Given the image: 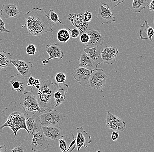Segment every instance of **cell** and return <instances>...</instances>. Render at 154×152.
<instances>
[{
  "label": "cell",
  "instance_id": "7c38bea8",
  "mask_svg": "<svg viewBox=\"0 0 154 152\" xmlns=\"http://www.w3.org/2000/svg\"><path fill=\"white\" fill-rule=\"evenodd\" d=\"M90 37L89 42L86 46L88 48H92L95 47L101 46L103 44L105 36L103 35L99 29H90L86 32Z\"/></svg>",
  "mask_w": 154,
  "mask_h": 152
},
{
  "label": "cell",
  "instance_id": "2e32d148",
  "mask_svg": "<svg viewBox=\"0 0 154 152\" xmlns=\"http://www.w3.org/2000/svg\"><path fill=\"white\" fill-rule=\"evenodd\" d=\"M96 19L101 24L114 23L116 18L110 8L101 5L99 7V12Z\"/></svg>",
  "mask_w": 154,
  "mask_h": 152
},
{
  "label": "cell",
  "instance_id": "d590c367",
  "mask_svg": "<svg viewBox=\"0 0 154 152\" xmlns=\"http://www.w3.org/2000/svg\"><path fill=\"white\" fill-rule=\"evenodd\" d=\"M85 22L88 23L91 22L92 20V14L91 11H85L83 14Z\"/></svg>",
  "mask_w": 154,
  "mask_h": 152
},
{
  "label": "cell",
  "instance_id": "277c9868",
  "mask_svg": "<svg viewBox=\"0 0 154 152\" xmlns=\"http://www.w3.org/2000/svg\"><path fill=\"white\" fill-rule=\"evenodd\" d=\"M19 103L29 113L33 112H42L37 99L31 91L24 92L19 98Z\"/></svg>",
  "mask_w": 154,
  "mask_h": 152
},
{
  "label": "cell",
  "instance_id": "ab89813d",
  "mask_svg": "<svg viewBox=\"0 0 154 152\" xmlns=\"http://www.w3.org/2000/svg\"><path fill=\"white\" fill-rule=\"evenodd\" d=\"M149 7V10L150 11H152L154 12V0H152L150 2V4L148 6Z\"/></svg>",
  "mask_w": 154,
  "mask_h": 152
},
{
  "label": "cell",
  "instance_id": "d6a6232c",
  "mask_svg": "<svg viewBox=\"0 0 154 152\" xmlns=\"http://www.w3.org/2000/svg\"><path fill=\"white\" fill-rule=\"evenodd\" d=\"M26 52L29 55H33L36 53V48L34 44H30L26 48Z\"/></svg>",
  "mask_w": 154,
  "mask_h": 152
},
{
  "label": "cell",
  "instance_id": "4fadbf2b",
  "mask_svg": "<svg viewBox=\"0 0 154 152\" xmlns=\"http://www.w3.org/2000/svg\"><path fill=\"white\" fill-rule=\"evenodd\" d=\"M67 18L81 33L86 32L89 24L85 20L83 15L80 13H71L67 15Z\"/></svg>",
  "mask_w": 154,
  "mask_h": 152
},
{
  "label": "cell",
  "instance_id": "5b68a950",
  "mask_svg": "<svg viewBox=\"0 0 154 152\" xmlns=\"http://www.w3.org/2000/svg\"><path fill=\"white\" fill-rule=\"evenodd\" d=\"M42 126H59L63 123L64 117L60 112L53 109L40 115Z\"/></svg>",
  "mask_w": 154,
  "mask_h": 152
},
{
  "label": "cell",
  "instance_id": "30bf717a",
  "mask_svg": "<svg viewBox=\"0 0 154 152\" xmlns=\"http://www.w3.org/2000/svg\"><path fill=\"white\" fill-rule=\"evenodd\" d=\"M92 70L79 67L72 71V76L78 83L83 87L88 83Z\"/></svg>",
  "mask_w": 154,
  "mask_h": 152
},
{
  "label": "cell",
  "instance_id": "e0dca14e",
  "mask_svg": "<svg viewBox=\"0 0 154 152\" xmlns=\"http://www.w3.org/2000/svg\"><path fill=\"white\" fill-rule=\"evenodd\" d=\"M26 123L30 135L42 131V122L40 116L38 114L34 113L31 116H28L26 119Z\"/></svg>",
  "mask_w": 154,
  "mask_h": 152
},
{
  "label": "cell",
  "instance_id": "3957f363",
  "mask_svg": "<svg viewBox=\"0 0 154 152\" xmlns=\"http://www.w3.org/2000/svg\"><path fill=\"white\" fill-rule=\"evenodd\" d=\"M2 114L5 122L0 125V131L5 127H9L13 132L15 138L18 132L22 129L26 130L30 135L26 123L29 113L20 104L14 101L11 102L2 111Z\"/></svg>",
  "mask_w": 154,
  "mask_h": 152
},
{
  "label": "cell",
  "instance_id": "e575fe53",
  "mask_svg": "<svg viewBox=\"0 0 154 152\" xmlns=\"http://www.w3.org/2000/svg\"><path fill=\"white\" fill-rule=\"evenodd\" d=\"M11 31L7 29L5 27V23L0 17V34L2 33H11Z\"/></svg>",
  "mask_w": 154,
  "mask_h": 152
},
{
  "label": "cell",
  "instance_id": "d4e9b609",
  "mask_svg": "<svg viewBox=\"0 0 154 152\" xmlns=\"http://www.w3.org/2000/svg\"><path fill=\"white\" fill-rule=\"evenodd\" d=\"M79 60V67L90 70H94L98 68V65L94 62V60L85 53L82 54Z\"/></svg>",
  "mask_w": 154,
  "mask_h": 152
},
{
  "label": "cell",
  "instance_id": "74e56055",
  "mask_svg": "<svg viewBox=\"0 0 154 152\" xmlns=\"http://www.w3.org/2000/svg\"><path fill=\"white\" fill-rule=\"evenodd\" d=\"M35 79L32 76L29 77L28 79L27 86L34 87L35 85Z\"/></svg>",
  "mask_w": 154,
  "mask_h": 152
},
{
  "label": "cell",
  "instance_id": "6da1fadb",
  "mask_svg": "<svg viewBox=\"0 0 154 152\" xmlns=\"http://www.w3.org/2000/svg\"><path fill=\"white\" fill-rule=\"evenodd\" d=\"M46 11L33 8L24 13L25 24L29 36H38L48 32H52L55 23L49 19Z\"/></svg>",
  "mask_w": 154,
  "mask_h": 152
},
{
  "label": "cell",
  "instance_id": "5bb4252c",
  "mask_svg": "<svg viewBox=\"0 0 154 152\" xmlns=\"http://www.w3.org/2000/svg\"><path fill=\"white\" fill-rule=\"evenodd\" d=\"M11 63L23 77L28 78L32 73L33 64L31 61H25L18 59L11 60Z\"/></svg>",
  "mask_w": 154,
  "mask_h": 152
},
{
  "label": "cell",
  "instance_id": "1f68e13d",
  "mask_svg": "<svg viewBox=\"0 0 154 152\" xmlns=\"http://www.w3.org/2000/svg\"><path fill=\"white\" fill-rule=\"evenodd\" d=\"M66 79V75L62 73H59L56 75L55 77V81L58 84H63L65 82Z\"/></svg>",
  "mask_w": 154,
  "mask_h": 152
},
{
  "label": "cell",
  "instance_id": "83f0119b",
  "mask_svg": "<svg viewBox=\"0 0 154 152\" xmlns=\"http://www.w3.org/2000/svg\"><path fill=\"white\" fill-rule=\"evenodd\" d=\"M149 5L147 0H133L132 10L135 13H140L142 10Z\"/></svg>",
  "mask_w": 154,
  "mask_h": 152
},
{
  "label": "cell",
  "instance_id": "7a4b0ae2",
  "mask_svg": "<svg viewBox=\"0 0 154 152\" xmlns=\"http://www.w3.org/2000/svg\"><path fill=\"white\" fill-rule=\"evenodd\" d=\"M39 79V88L32 87L30 91L37 99L43 112L54 108L56 100L54 94L58 88L59 84L53 76L43 75Z\"/></svg>",
  "mask_w": 154,
  "mask_h": 152
},
{
  "label": "cell",
  "instance_id": "b9f144b4",
  "mask_svg": "<svg viewBox=\"0 0 154 152\" xmlns=\"http://www.w3.org/2000/svg\"></svg>",
  "mask_w": 154,
  "mask_h": 152
},
{
  "label": "cell",
  "instance_id": "f35d334b",
  "mask_svg": "<svg viewBox=\"0 0 154 152\" xmlns=\"http://www.w3.org/2000/svg\"><path fill=\"white\" fill-rule=\"evenodd\" d=\"M119 138V133L117 131L113 132L111 134V138L113 141H116Z\"/></svg>",
  "mask_w": 154,
  "mask_h": 152
},
{
  "label": "cell",
  "instance_id": "60d3db41",
  "mask_svg": "<svg viewBox=\"0 0 154 152\" xmlns=\"http://www.w3.org/2000/svg\"><path fill=\"white\" fill-rule=\"evenodd\" d=\"M7 151V148L5 145H0V152H5Z\"/></svg>",
  "mask_w": 154,
  "mask_h": 152
},
{
  "label": "cell",
  "instance_id": "f546056e",
  "mask_svg": "<svg viewBox=\"0 0 154 152\" xmlns=\"http://www.w3.org/2000/svg\"><path fill=\"white\" fill-rule=\"evenodd\" d=\"M66 28L69 30L70 31V36H71V40L73 42H77L80 36V32L79 29L77 28H75L73 29H71L67 27L66 25H64Z\"/></svg>",
  "mask_w": 154,
  "mask_h": 152
},
{
  "label": "cell",
  "instance_id": "836d02e7",
  "mask_svg": "<svg viewBox=\"0 0 154 152\" xmlns=\"http://www.w3.org/2000/svg\"><path fill=\"white\" fill-rule=\"evenodd\" d=\"M80 41L82 44H86L90 39L89 35L87 32L81 33L79 37Z\"/></svg>",
  "mask_w": 154,
  "mask_h": 152
},
{
  "label": "cell",
  "instance_id": "7402d4cb",
  "mask_svg": "<svg viewBox=\"0 0 154 152\" xmlns=\"http://www.w3.org/2000/svg\"><path fill=\"white\" fill-rule=\"evenodd\" d=\"M103 48L101 46L95 47L92 48L86 47L84 49V52L94 60L97 65L102 63L101 52Z\"/></svg>",
  "mask_w": 154,
  "mask_h": 152
},
{
  "label": "cell",
  "instance_id": "ba28073f",
  "mask_svg": "<svg viewBox=\"0 0 154 152\" xmlns=\"http://www.w3.org/2000/svg\"><path fill=\"white\" fill-rule=\"evenodd\" d=\"M106 126L108 128L115 131H124L126 129L125 121L116 115L112 114L109 111H107V113Z\"/></svg>",
  "mask_w": 154,
  "mask_h": 152
},
{
  "label": "cell",
  "instance_id": "cb8c5ba5",
  "mask_svg": "<svg viewBox=\"0 0 154 152\" xmlns=\"http://www.w3.org/2000/svg\"><path fill=\"white\" fill-rule=\"evenodd\" d=\"M154 36V29L149 26L147 20H144V23L141 25L140 29L139 36L142 40L149 39L152 41V37Z\"/></svg>",
  "mask_w": 154,
  "mask_h": 152
},
{
  "label": "cell",
  "instance_id": "d6986e66",
  "mask_svg": "<svg viewBox=\"0 0 154 152\" xmlns=\"http://www.w3.org/2000/svg\"><path fill=\"white\" fill-rule=\"evenodd\" d=\"M119 53L118 49L115 47H106L101 52L102 62L109 65L114 64Z\"/></svg>",
  "mask_w": 154,
  "mask_h": 152
},
{
  "label": "cell",
  "instance_id": "4dcf8cb0",
  "mask_svg": "<svg viewBox=\"0 0 154 152\" xmlns=\"http://www.w3.org/2000/svg\"><path fill=\"white\" fill-rule=\"evenodd\" d=\"M48 15L50 20L54 23H60L63 25V23L60 21V20L58 15H57V13H56L54 11L53 9H51L49 11Z\"/></svg>",
  "mask_w": 154,
  "mask_h": 152
},
{
  "label": "cell",
  "instance_id": "52a82bcc",
  "mask_svg": "<svg viewBox=\"0 0 154 152\" xmlns=\"http://www.w3.org/2000/svg\"><path fill=\"white\" fill-rule=\"evenodd\" d=\"M31 150L33 152H39L48 149L50 146L48 138L42 131L32 134Z\"/></svg>",
  "mask_w": 154,
  "mask_h": 152
},
{
  "label": "cell",
  "instance_id": "44dd1931",
  "mask_svg": "<svg viewBox=\"0 0 154 152\" xmlns=\"http://www.w3.org/2000/svg\"><path fill=\"white\" fill-rule=\"evenodd\" d=\"M42 131L46 137L52 140H58L63 136V130L60 126H42Z\"/></svg>",
  "mask_w": 154,
  "mask_h": 152
},
{
  "label": "cell",
  "instance_id": "603a6c76",
  "mask_svg": "<svg viewBox=\"0 0 154 152\" xmlns=\"http://www.w3.org/2000/svg\"><path fill=\"white\" fill-rule=\"evenodd\" d=\"M68 88L69 85L67 84H60L59 85L58 88L54 94V97L56 100L55 107H57L63 103L66 98Z\"/></svg>",
  "mask_w": 154,
  "mask_h": 152
},
{
  "label": "cell",
  "instance_id": "f1b7e54d",
  "mask_svg": "<svg viewBox=\"0 0 154 152\" xmlns=\"http://www.w3.org/2000/svg\"><path fill=\"white\" fill-rule=\"evenodd\" d=\"M101 3L111 10L123 3L125 0H100Z\"/></svg>",
  "mask_w": 154,
  "mask_h": 152
},
{
  "label": "cell",
  "instance_id": "484cf974",
  "mask_svg": "<svg viewBox=\"0 0 154 152\" xmlns=\"http://www.w3.org/2000/svg\"><path fill=\"white\" fill-rule=\"evenodd\" d=\"M11 54L3 51H0V69L11 66Z\"/></svg>",
  "mask_w": 154,
  "mask_h": 152
},
{
  "label": "cell",
  "instance_id": "4316f807",
  "mask_svg": "<svg viewBox=\"0 0 154 152\" xmlns=\"http://www.w3.org/2000/svg\"><path fill=\"white\" fill-rule=\"evenodd\" d=\"M56 37L60 43H67L71 39L70 31L67 29H61L57 32Z\"/></svg>",
  "mask_w": 154,
  "mask_h": 152
},
{
  "label": "cell",
  "instance_id": "8fae6325",
  "mask_svg": "<svg viewBox=\"0 0 154 152\" xmlns=\"http://www.w3.org/2000/svg\"><path fill=\"white\" fill-rule=\"evenodd\" d=\"M28 78L21 77L19 74H15L8 78L9 83L12 85V90L18 93H24L27 86Z\"/></svg>",
  "mask_w": 154,
  "mask_h": 152
},
{
  "label": "cell",
  "instance_id": "9c48e42d",
  "mask_svg": "<svg viewBox=\"0 0 154 152\" xmlns=\"http://www.w3.org/2000/svg\"><path fill=\"white\" fill-rule=\"evenodd\" d=\"M58 140L59 146L61 152L73 151L76 147V138L72 133L63 135Z\"/></svg>",
  "mask_w": 154,
  "mask_h": 152
},
{
  "label": "cell",
  "instance_id": "8d00e7d4",
  "mask_svg": "<svg viewBox=\"0 0 154 152\" xmlns=\"http://www.w3.org/2000/svg\"><path fill=\"white\" fill-rule=\"evenodd\" d=\"M11 151L12 152H27V150L26 147L22 144L18 147L11 149Z\"/></svg>",
  "mask_w": 154,
  "mask_h": 152
},
{
  "label": "cell",
  "instance_id": "ac0fdd59",
  "mask_svg": "<svg viewBox=\"0 0 154 152\" xmlns=\"http://www.w3.org/2000/svg\"><path fill=\"white\" fill-rule=\"evenodd\" d=\"M46 51L49 57L48 59L42 60V63L44 66L48 64V61L53 59H62L63 57V52L61 48L56 44H50L47 45Z\"/></svg>",
  "mask_w": 154,
  "mask_h": 152
},
{
  "label": "cell",
  "instance_id": "9a60e30c",
  "mask_svg": "<svg viewBox=\"0 0 154 152\" xmlns=\"http://www.w3.org/2000/svg\"><path fill=\"white\" fill-rule=\"evenodd\" d=\"M76 131L77 133L76 138L77 152H79L82 147L87 148L88 147L91 142V136L84 130L82 127L77 128Z\"/></svg>",
  "mask_w": 154,
  "mask_h": 152
},
{
  "label": "cell",
  "instance_id": "ffe728a7",
  "mask_svg": "<svg viewBox=\"0 0 154 152\" xmlns=\"http://www.w3.org/2000/svg\"><path fill=\"white\" fill-rule=\"evenodd\" d=\"M19 8L16 4H4L0 10L1 16L5 19H14L19 15Z\"/></svg>",
  "mask_w": 154,
  "mask_h": 152
},
{
  "label": "cell",
  "instance_id": "8992f818",
  "mask_svg": "<svg viewBox=\"0 0 154 152\" xmlns=\"http://www.w3.org/2000/svg\"><path fill=\"white\" fill-rule=\"evenodd\" d=\"M107 76L103 69H98L92 70L91 76L89 78V86L94 89H100L103 88L106 83Z\"/></svg>",
  "mask_w": 154,
  "mask_h": 152
}]
</instances>
